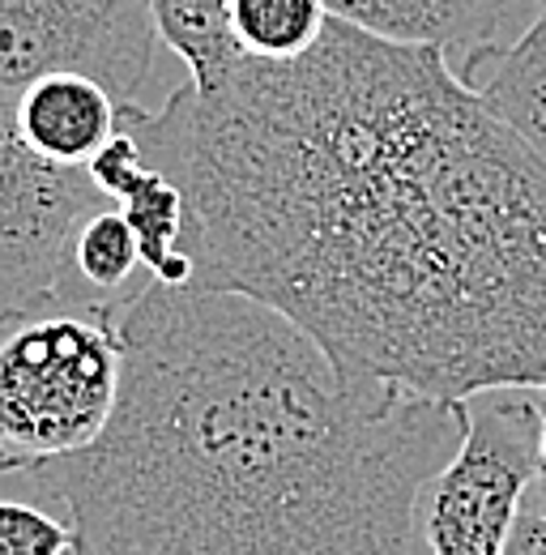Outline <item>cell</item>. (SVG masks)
Here are the masks:
<instances>
[{"label":"cell","mask_w":546,"mask_h":555,"mask_svg":"<svg viewBox=\"0 0 546 555\" xmlns=\"http://www.w3.org/2000/svg\"><path fill=\"white\" fill-rule=\"evenodd\" d=\"M0 555H77V530L39 504L0 500Z\"/></svg>","instance_id":"obj_14"},{"label":"cell","mask_w":546,"mask_h":555,"mask_svg":"<svg viewBox=\"0 0 546 555\" xmlns=\"http://www.w3.org/2000/svg\"><path fill=\"white\" fill-rule=\"evenodd\" d=\"M329 4L325 0H235L231 26L248 61L286 65L308 56L325 30H329Z\"/></svg>","instance_id":"obj_13"},{"label":"cell","mask_w":546,"mask_h":555,"mask_svg":"<svg viewBox=\"0 0 546 555\" xmlns=\"http://www.w3.org/2000/svg\"><path fill=\"white\" fill-rule=\"evenodd\" d=\"M120 99L86 73H48L13 99L17 133L35 154L61 167H90V158L120 133Z\"/></svg>","instance_id":"obj_8"},{"label":"cell","mask_w":546,"mask_h":555,"mask_svg":"<svg viewBox=\"0 0 546 555\" xmlns=\"http://www.w3.org/2000/svg\"><path fill=\"white\" fill-rule=\"evenodd\" d=\"M145 270L136 231L129 227L120 206H99L73 235V257H68V299L73 308H116L129 299Z\"/></svg>","instance_id":"obj_10"},{"label":"cell","mask_w":546,"mask_h":555,"mask_svg":"<svg viewBox=\"0 0 546 555\" xmlns=\"http://www.w3.org/2000/svg\"><path fill=\"white\" fill-rule=\"evenodd\" d=\"M158 48L150 0H0V99L48 73H86L136 103Z\"/></svg>","instance_id":"obj_6"},{"label":"cell","mask_w":546,"mask_h":555,"mask_svg":"<svg viewBox=\"0 0 546 555\" xmlns=\"http://www.w3.org/2000/svg\"><path fill=\"white\" fill-rule=\"evenodd\" d=\"M329 13L389 43L440 48L453 65L512 39L508 26H525L546 9V0H325Z\"/></svg>","instance_id":"obj_7"},{"label":"cell","mask_w":546,"mask_h":555,"mask_svg":"<svg viewBox=\"0 0 546 555\" xmlns=\"http://www.w3.org/2000/svg\"><path fill=\"white\" fill-rule=\"evenodd\" d=\"M457 73L546 158V9L504 48H486Z\"/></svg>","instance_id":"obj_9"},{"label":"cell","mask_w":546,"mask_h":555,"mask_svg":"<svg viewBox=\"0 0 546 555\" xmlns=\"http://www.w3.org/2000/svg\"><path fill=\"white\" fill-rule=\"evenodd\" d=\"M107 206L86 167H61L17 133L0 99V330L30 312L73 308L68 257L77 227Z\"/></svg>","instance_id":"obj_5"},{"label":"cell","mask_w":546,"mask_h":555,"mask_svg":"<svg viewBox=\"0 0 546 555\" xmlns=\"http://www.w3.org/2000/svg\"><path fill=\"white\" fill-rule=\"evenodd\" d=\"M136 231L145 278L162 286H193L197 266L188 257V202L171 176L150 167L133 189L116 202Z\"/></svg>","instance_id":"obj_11"},{"label":"cell","mask_w":546,"mask_h":555,"mask_svg":"<svg viewBox=\"0 0 546 555\" xmlns=\"http://www.w3.org/2000/svg\"><path fill=\"white\" fill-rule=\"evenodd\" d=\"M120 125L188 202L197 291L252 295L440 406L546 389V158L448 52L329 17L308 56Z\"/></svg>","instance_id":"obj_1"},{"label":"cell","mask_w":546,"mask_h":555,"mask_svg":"<svg viewBox=\"0 0 546 555\" xmlns=\"http://www.w3.org/2000/svg\"><path fill=\"white\" fill-rule=\"evenodd\" d=\"M461 411V444L418 500V530L431 555H508V539L538 470V389H478Z\"/></svg>","instance_id":"obj_4"},{"label":"cell","mask_w":546,"mask_h":555,"mask_svg":"<svg viewBox=\"0 0 546 555\" xmlns=\"http://www.w3.org/2000/svg\"><path fill=\"white\" fill-rule=\"evenodd\" d=\"M158 39L188 65L197 90H218L248 56L231 26L235 0H150Z\"/></svg>","instance_id":"obj_12"},{"label":"cell","mask_w":546,"mask_h":555,"mask_svg":"<svg viewBox=\"0 0 546 555\" xmlns=\"http://www.w3.org/2000/svg\"><path fill=\"white\" fill-rule=\"evenodd\" d=\"M116 308H48L0 330V475L90 449L120 406Z\"/></svg>","instance_id":"obj_3"},{"label":"cell","mask_w":546,"mask_h":555,"mask_svg":"<svg viewBox=\"0 0 546 555\" xmlns=\"http://www.w3.org/2000/svg\"><path fill=\"white\" fill-rule=\"evenodd\" d=\"M508 555H546V513L521 508L517 530L508 539Z\"/></svg>","instance_id":"obj_15"},{"label":"cell","mask_w":546,"mask_h":555,"mask_svg":"<svg viewBox=\"0 0 546 555\" xmlns=\"http://www.w3.org/2000/svg\"><path fill=\"white\" fill-rule=\"evenodd\" d=\"M107 431L43 470L77 555H414L461 411L346 372L239 291L141 282Z\"/></svg>","instance_id":"obj_2"},{"label":"cell","mask_w":546,"mask_h":555,"mask_svg":"<svg viewBox=\"0 0 546 555\" xmlns=\"http://www.w3.org/2000/svg\"><path fill=\"white\" fill-rule=\"evenodd\" d=\"M538 406H543V444H538V470H534V483L525 495V508L546 513V389H538Z\"/></svg>","instance_id":"obj_16"}]
</instances>
